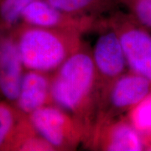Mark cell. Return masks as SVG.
<instances>
[{
  "label": "cell",
  "mask_w": 151,
  "mask_h": 151,
  "mask_svg": "<svg viewBox=\"0 0 151 151\" xmlns=\"http://www.w3.org/2000/svg\"><path fill=\"white\" fill-rule=\"evenodd\" d=\"M53 104L69 113L86 136V148L91 138L100 94L92 48L86 43L52 74Z\"/></svg>",
  "instance_id": "cell-1"
},
{
  "label": "cell",
  "mask_w": 151,
  "mask_h": 151,
  "mask_svg": "<svg viewBox=\"0 0 151 151\" xmlns=\"http://www.w3.org/2000/svg\"><path fill=\"white\" fill-rule=\"evenodd\" d=\"M24 69L52 74L83 44V34L30 25L20 21L11 30Z\"/></svg>",
  "instance_id": "cell-2"
},
{
  "label": "cell",
  "mask_w": 151,
  "mask_h": 151,
  "mask_svg": "<svg viewBox=\"0 0 151 151\" xmlns=\"http://www.w3.org/2000/svg\"><path fill=\"white\" fill-rule=\"evenodd\" d=\"M106 18L118 36L128 70L151 81V32L127 11L117 9Z\"/></svg>",
  "instance_id": "cell-3"
},
{
  "label": "cell",
  "mask_w": 151,
  "mask_h": 151,
  "mask_svg": "<svg viewBox=\"0 0 151 151\" xmlns=\"http://www.w3.org/2000/svg\"><path fill=\"white\" fill-rule=\"evenodd\" d=\"M38 133L55 150H75L85 147L86 136L74 118L54 104L38 109L28 115Z\"/></svg>",
  "instance_id": "cell-4"
},
{
  "label": "cell",
  "mask_w": 151,
  "mask_h": 151,
  "mask_svg": "<svg viewBox=\"0 0 151 151\" xmlns=\"http://www.w3.org/2000/svg\"><path fill=\"white\" fill-rule=\"evenodd\" d=\"M150 91V81L127 70L101 94L93 131L103 123L125 115Z\"/></svg>",
  "instance_id": "cell-5"
},
{
  "label": "cell",
  "mask_w": 151,
  "mask_h": 151,
  "mask_svg": "<svg viewBox=\"0 0 151 151\" xmlns=\"http://www.w3.org/2000/svg\"><path fill=\"white\" fill-rule=\"evenodd\" d=\"M95 31L98 33V37L92 48V56L101 97L128 68L118 36L109 24L106 17L100 19Z\"/></svg>",
  "instance_id": "cell-6"
},
{
  "label": "cell",
  "mask_w": 151,
  "mask_h": 151,
  "mask_svg": "<svg viewBox=\"0 0 151 151\" xmlns=\"http://www.w3.org/2000/svg\"><path fill=\"white\" fill-rule=\"evenodd\" d=\"M101 18L73 16L59 10L46 0H33L22 11L21 22L37 27L74 30L85 35L95 31Z\"/></svg>",
  "instance_id": "cell-7"
},
{
  "label": "cell",
  "mask_w": 151,
  "mask_h": 151,
  "mask_svg": "<svg viewBox=\"0 0 151 151\" xmlns=\"http://www.w3.org/2000/svg\"><path fill=\"white\" fill-rule=\"evenodd\" d=\"M86 148L99 151H143L144 144L142 137L123 115L95 128Z\"/></svg>",
  "instance_id": "cell-8"
},
{
  "label": "cell",
  "mask_w": 151,
  "mask_h": 151,
  "mask_svg": "<svg viewBox=\"0 0 151 151\" xmlns=\"http://www.w3.org/2000/svg\"><path fill=\"white\" fill-rule=\"evenodd\" d=\"M24 71L11 32H0V95L14 105Z\"/></svg>",
  "instance_id": "cell-9"
},
{
  "label": "cell",
  "mask_w": 151,
  "mask_h": 151,
  "mask_svg": "<svg viewBox=\"0 0 151 151\" xmlns=\"http://www.w3.org/2000/svg\"><path fill=\"white\" fill-rule=\"evenodd\" d=\"M52 74L25 69L16 106L26 115L44 106L52 104Z\"/></svg>",
  "instance_id": "cell-10"
},
{
  "label": "cell",
  "mask_w": 151,
  "mask_h": 151,
  "mask_svg": "<svg viewBox=\"0 0 151 151\" xmlns=\"http://www.w3.org/2000/svg\"><path fill=\"white\" fill-rule=\"evenodd\" d=\"M67 14L78 16L100 18L118 9L114 0H46Z\"/></svg>",
  "instance_id": "cell-11"
},
{
  "label": "cell",
  "mask_w": 151,
  "mask_h": 151,
  "mask_svg": "<svg viewBox=\"0 0 151 151\" xmlns=\"http://www.w3.org/2000/svg\"><path fill=\"white\" fill-rule=\"evenodd\" d=\"M9 151H55L34 127L28 115L23 114L11 141Z\"/></svg>",
  "instance_id": "cell-12"
},
{
  "label": "cell",
  "mask_w": 151,
  "mask_h": 151,
  "mask_svg": "<svg viewBox=\"0 0 151 151\" xmlns=\"http://www.w3.org/2000/svg\"><path fill=\"white\" fill-rule=\"evenodd\" d=\"M23 113L6 99L0 100V151H9L11 141Z\"/></svg>",
  "instance_id": "cell-13"
},
{
  "label": "cell",
  "mask_w": 151,
  "mask_h": 151,
  "mask_svg": "<svg viewBox=\"0 0 151 151\" xmlns=\"http://www.w3.org/2000/svg\"><path fill=\"white\" fill-rule=\"evenodd\" d=\"M143 141L151 137V91L125 114Z\"/></svg>",
  "instance_id": "cell-14"
},
{
  "label": "cell",
  "mask_w": 151,
  "mask_h": 151,
  "mask_svg": "<svg viewBox=\"0 0 151 151\" xmlns=\"http://www.w3.org/2000/svg\"><path fill=\"white\" fill-rule=\"evenodd\" d=\"M33 0H0V32H10L21 21L22 11Z\"/></svg>",
  "instance_id": "cell-15"
},
{
  "label": "cell",
  "mask_w": 151,
  "mask_h": 151,
  "mask_svg": "<svg viewBox=\"0 0 151 151\" xmlns=\"http://www.w3.org/2000/svg\"><path fill=\"white\" fill-rule=\"evenodd\" d=\"M122 5L139 23L151 32V0H129Z\"/></svg>",
  "instance_id": "cell-16"
},
{
  "label": "cell",
  "mask_w": 151,
  "mask_h": 151,
  "mask_svg": "<svg viewBox=\"0 0 151 151\" xmlns=\"http://www.w3.org/2000/svg\"><path fill=\"white\" fill-rule=\"evenodd\" d=\"M144 151H151V137L143 140Z\"/></svg>",
  "instance_id": "cell-17"
},
{
  "label": "cell",
  "mask_w": 151,
  "mask_h": 151,
  "mask_svg": "<svg viewBox=\"0 0 151 151\" xmlns=\"http://www.w3.org/2000/svg\"><path fill=\"white\" fill-rule=\"evenodd\" d=\"M116 3H118V4H123L124 2L129 1V0H114Z\"/></svg>",
  "instance_id": "cell-18"
},
{
  "label": "cell",
  "mask_w": 151,
  "mask_h": 151,
  "mask_svg": "<svg viewBox=\"0 0 151 151\" xmlns=\"http://www.w3.org/2000/svg\"><path fill=\"white\" fill-rule=\"evenodd\" d=\"M0 97H1V95H0Z\"/></svg>",
  "instance_id": "cell-19"
}]
</instances>
